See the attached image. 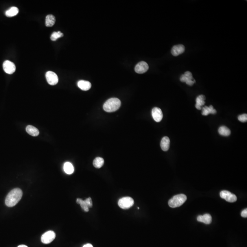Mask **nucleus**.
Returning <instances> with one entry per match:
<instances>
[{"label": "nucleus", "mask_w": 247, "mask_h": 247, "mask_svg": "<svg viewBox=\"0 0 247 247\" xmlns=\"http://www.w3.org/2000/svg\"><path fill=\"white\" fill-rule=\"evenodd\" d=\"M220 195L221 198L225 200L226 201L229 202H234L237 200V197L236 196L227 190L222 191L220 192Z\"/></svg>", "instance_id": "obj_6"}, {"label": "nucleus", "mask_w": 247, "mask_h": 247, "mask_svg": "<svg viewBox=\"0 0 247 247\" xmlns=\"http://www.w3.org/2000/svg\"><path fill=\"white\" fill-rule=\"evenodd\" d=\"M56 22V18L53 15H48L45 19V25L48 27H52Z\"/></svg>", "instance_id": "obj_20"}, {"label": "nucleus", "mask_w": 247, "mask_h": 247, "mask_svg": "<svg viewBox=\"0 0 247 247\" xmlns=\"http://www.w3.org/2000/svg\"><path fill=\"white\" fill-rule=\"evenodd\" d=\"M56 233L52 231H49L45 233L41 237V241L43 244H48L55 239Z\"/></svg>", "instance_id": "obj_8"}, {"label": "nucleus", "mask_w": 247, "mask_h": 247, "mask_svg": "<svg viewBox=\"0 0 247 247\" xmlns=\"http://www.w3.org/2000/svg\"><path fill=\"white\" fill-rule=\"evenodd\" d=\"M3 68L5 72L8 74H12L16 71L14 64L9 60H5L4 62Z\"/></svg>", "instance_id": "obj_10"}, {"label": "nucleus", "mask_w": 247, "mask_h": 247, "mask_svg": "<svg viewBox=\"0 0 247 247\" xmlns=\"http://www.w3.org/2000/svg\"><path fill=\"white\" fill-rule=\"evenodd\" d=\"M47 82L50 85H55L58 82V77L55 72L51 71H47L45 74Z\"/></svg>", "instance_id": "obj_9"}, {"label": "nucleus", "mask_w": 247, "mask_h": 247, "mask_svg": "<svg viewBox=\"0 0 247 247\" xmlns=\"http://www.w3.org/2000/svg\"><path fill=\"white\" fill-rule=\"evenodd\" d=\"M104 159L103 158H100V157H97L94 160L93 162V165L94 167L96 168H100L102 167L104 165Z\"/></svg>", "instance_id": "obj_24"}, {"label": "nucleus", "mask_w": 247, "mask_h": 247, "mask_svg": "<svg viewBox=\"0 0 247 247\" xmlns=\"http://www.w3.org/2000/svg\"><path fill=\"white\" fill-rule=\"evenodd\" d=\"M201 109H202V115L204 116H207L209 114H215L217 113V111L214 108L212 105H210L209 107L205 106Z\"/></svg>", "instance_id": "obj_17"}, {"label": "nucleus", "mask_w": 247, "mask_h": 247, "mask_svg": "<svg viewBox=\"0 0 247 247\" xmlns=\"http://www.w3.org/2000/svg\"><path fill=\"white\" fill-rule=\"evenodd\" d=\"M18 247H27V246L26 245H19V246H18Z\"/></svg>", "instance_id": "obj_29"}, {"label": "nucleus", "mask_w": 247, "mask_h": 247, "mask_svg": "<svg viewBox=\"0 0 247 247\" xmlns=\"http://www.w3.org/2000/svg\"><path fill=\"white\" fill-rule=\"evenodd\" d=\"M241 215L243 217L247 218V209H245L243 210V211L241 213Z\"/></svg>", "instance_id": "obj_27"}, {"label": "nucleus", "mask_w": 247, "mask_h": 247, "mask_svg": "<svg viewBox=\"0 0 247 247\" xmlns=\"http://www.w3.org/2000/svg\"><path fill=\"white\" fill-rule=\"evenodd\" d=\"M64 170L66 174H71L74 171L73 166L70 162H66L64 165Z\"/></svg>", "instance_id": "obj_21"}, {"label": "nucleus", "mask_w": 247, "mask_h": 247, "mask_svg": "<svg viewBox=\"0 0 247 247\" xmlns=\"http://www.w3.org/2000/svg\"><path fill=\"white\" fill-rule=\"evenodd\" d=\"M238 119L240 121L242 122H246L247 121V114H244L243 115H240L238 117Z\"/></svg>", "instance_id": "obj_26"}, {"label": "nucleus", "mask_w": 247, "mask_h": 247, "mask_svg": "<svg viewBox=\"0 0 247 247\" xmlns=\"http://www.w3.org/2000/svg\"><path fill=\"white\" fill-rule=\"evenodd\" d=\"M77 203L80 204L82 210L85 212H88L89 211V208L93 207V202L92 199L90 197H89L84 200L80 198H78L77 199Z\"/></svg>", "instance_id": "obj_5"}, {"label": "nucleus", "mask_w": 247, "mask_h": 247, "mask_svg": "<svg viewBox=\"0 0 247 247\" xmlns=\"http://www.w3.org/2000/svg\"><path fill=\"white\" fill-rule=\"evenodd\" d=\"M206 97L203 95H199L196 99V107L198 110H201V107L204 105Z\"/></svg>", "instance_id": "obj_18"}, {"label": "nucleus", "mask_w": 247, "mask_h": 247, "mask_svg": "<svg viewBox=\"0 0 247 247\" xmlns=\"http://www.w3.org/2000/svg\"><path fill=\"white\" fill-rule=\"evenodd\" d=\"M186 200L187 196L184 194L176 195L168 201V205L173 208L178 207L183 204Z\"/></svg>", "instance_id": "obj_3"}, {"label": "nucleus", "mask_w": 247, "mask_h": 247, "mask_svg": "<svg viewBox=\"0 0 247 247\" xmlns=\"http://www.w3.org/2000/svg\"><path fill=\"white\" fill-rule=\"evenodd\" d=\"M134 204L133 199L130 197H123L118 201V205L123 209H128Z\"/></svg>", "instance_id": "obj_4"}, {"label": "nucleus", "mask_w": 247, "mask_h": 247, "mask_svg": "<svg viewBox=\"0 0 247 247\" xmlns=\"http://www.w3.org/2000/svg\"><path fill=\"white\" fill-rule=\"evenodd\" d=\"M218 132L221 136L227 137L231 134V130L226 126H222L219 128Z\"/></svg>", "instance_id": "obj_23"}, {"label": "nucleus", "mask_w": 247, "mask_h": 247, "mask_svg": "<svg viewBox=\"0 0 247 247\" xmlns=\"http://www.w3.org/2000/svg\"><path fill=\"white\" fill-rule=\"evenodd\" d=\"M78 86L83 91H88L91 88V83L89 81L80 80L78 82Z\"/></svg>", "instance_id": "obj_15"}, {"label": "nucleus", "mask_w": 247, "mask_h": 247, "mask_svg": "<svg viewBox=\"0 0 247 247\" xmlns=\"http://www.w3.org/2000/svg\"><path fill=\"white\" fill-rule=\"evenodd\" d=\"M149 69V66L147 62L145 61H141L136 65L134 70L137 73L139 74H143L148 71Z\"/></svg>", "instance_id": "obj_11"}, {"label": "nucleus", "mask_w": 247, "mask_h": 247, "mask_svg": "<svg viewBox=\"0 0 247 247\" xmlns=\"http://www.w3.org/2000/svg\"><path fill=\"white\" fill-rule=\"evenodd\" d=\"M121 106V101L119 99L113 97L106 101L103 106L104 110L107 112L116 111Z\"/></svg>", "instance_id": "obj_2"}, {"label": "nucleus", "mask_w": 247, "mask_h": 247, "mask_svg": "<svg viewBox=\"0 0 247 247\" xmlns=\"http://www.w3.org/2000/svg\"><path fill=\"white\" fill-rule=\"evenodd\" d=\"M180 80L182 82H185L189 86H192L196 82V81L193 78L192 74L189 71H186L184 75L181 76Z\"/></svg>", "instance_id": "obj_7"}, {"label": "nucleus", "mask_w": 247, "mask_h": 247, "mask_svg": "<svg viewBox=\"0 0 247 247\" xmlns=\"http://www.w3.org/2000/svg\"><path fill=\"white\" fill-rule=\"evenodd\" d=\"M19 10L18 8L12 7L10 9L5 12V14L8 17H12L18 14Z\"/></svg>", "instance_id": "obj_22"}, {"label": "nucleus", "mask_w": 247, "mask_h": 247, "mask_svg": "<svg viewBox=\"0 0 247 247\" xmlns=\"http://www.w3.org/2000/svg\"><path fill=\"white\" fill-rule=\"evenodd\" d=\"M63 34L61 33L60 31H58V32H54L52 33V34L51 35L50 39L51 40L56 41V40L58 38L63 37Z\"/></svg>", "instance_id": "obj_25"}, {"label": "nucleus", "mask_w": 247, "mask_h": 247, "mask_svg": "<svg viewBox=\"0 0 247 247\" xmlns=\"http://www.w3.org/2000/svg\"><path fill=\"white\" fill-rule=\"evenodd\" d=\"M197 220L199 222H203L204 224H209L212 222V217L209 214H206L203 215H199Z\"/></svg>", "instance_id": "obj_14"}, {"label": "nucleus", "mask_w": 247, "mask_h": 247, "mask_svg": "<svg viewBox=\"0 0 247 247\" xmlns=\"http://www.w3.org/2000/svg\"><path fill=\"white\" fill-rule=\"evenodd\" d=\"M185 50V46L182 45H174L172 48L171 53L173 56H177L179 55L182 54Z\"/></svg>", "instance_id": "obj_13"}, {"label": "nucleus", "mask_w": 247, "mask_h": 247, "mask_svg": "<svg viewBox=\"0 0 247 247\" xmlns=\"http://www.w3.org/2000/svg\"><path fill=\"white\" fill-rule=\"evenodd\" d=\"M170 143V141L169 138H168V137H163L161 140V144H160L162 150L163 151H167L169 148Z\"/></svg>", "instance_id": "obj_16"}, {"label": "nucleus", "mask_w": 247, "mask_h": 247, "mask_svg": "<svg viewBox=\"0 0 247 247\" xmlns=\"http://www.w3.org/2000/svg\"><path fill=\"white\" fill-rule=\"evenodd\" d=\"M23 196V192L19 188H16L11 190L8 193L5 200V205L8 207H14L20 201Z\"/></svg>", "instance_id": "obj_1"}, {"label": "nucleus", "mask_w": 247, "mask_h": 247, "mask_svg": "<svg viewBox=\"0 0 247 247\" xmlns=\"http://www.w3.org/2000/svg\"><path fill=\"white\" fill-rule=\"evenodd\" d=\"M83 247H93V246L91 244H88L84 245Z\"/></svg>", "instance_id": "obj_28"}, {"label": "nucleus", "mask_w": 247, "mask_h": 247, "mask_svg": "<svg viewBox=\"0 0 247 247\" xmlns=\"http://www.w3.org/2000/svg\"><path fill=\"white\" fill-rule=\"evenodd\" d=\"M152 118L156 122H159L163 118V114L162 110L158 107H155L152 111Z\"/></svg>", "instance_id": "obj_12"}, {"label": "nucleus", "mask_w": 247, "mask_h": 247, "mask_svg": "<svg viewBox=\"0 0 247 247\" xmlns=\"http://www.w3.org/2000/svg\"><path fill=\"white\" fill-rule=\"evenodd\" d=\"M26 130L27 133L33 137H37L40 133L38 129L32 126H27Z\"/></svg>", "instance_id": "obj_19"}]
</instances>
